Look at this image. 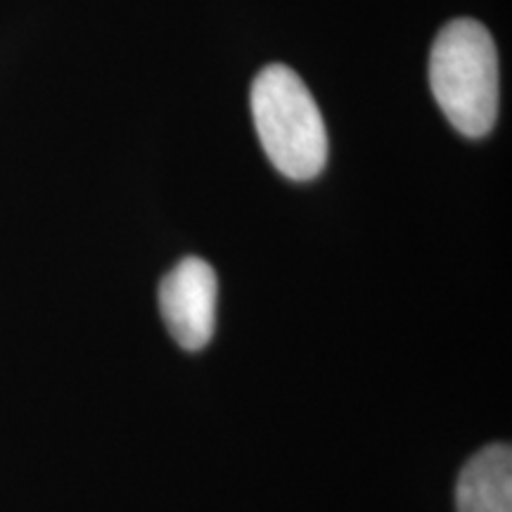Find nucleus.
<instances>
[{
    "label": "nucleus",
    "instance_id": "nucleus-1",
    "mask_svg": "<svg viewBox=\"0 0 512 512\" xmlns=\"http://www.w3.org/2000/svg\"><path fill=\"white\" fill-rule=\"evenodd\" d=\"M430 86L446 119L467 138H482L498 114V55L484 24L470 17L439 31L430 57Z\"/></svg>",
    "mask_w": 512,
    "mask_h": 512
},
{
    "label": "nucleus",
    "instance_id": "nucleus-2",
    "mask_svg": "<svg viewBox=\"0 0 512 512\" xmlns=\"http://www.w3.org/2000/svg\"><path fill=\"white\" fill-rule=\"evenodd\" d=\"M252 117L256 136L280 174L292 181H311L328 162V133L320 110L285 64L261 69L252 83Z\"/></svg>",
    "mask_w": 512,
    "mask_h": 512
},
{
    "label": "nucleus",
    "instance_id": "nucleus-3",
    "mask_svg": "<svg viewBox=\"0 0 512 512\" xmlns=\"http://www.w3.org/2000/svg\"><path fill=\"white\" fill-rule=\"evenodd\" d=\"M219 280L204 259L178 261L159 283V311L171 337L185 351L207 347L216 332Z\"/></svg>",
    "mask_w": 512,
    "mask_h": 512
},
{
    "label": "nucleus",
    "instance_id": "nucleus-4",
    "mask_svg": "<svg viewBox=\"0 0 512 512\" xmlns=\"http://www.w3.org/2000/svg\"><path fill=\"white\" fill-rule=\"evenodd\" d=\"M458 512H512V451L491 444L463 467L456 486Z\"/></svg>",
    "mask_w": 512,
    "mask_h": 512
}]
</instances>
